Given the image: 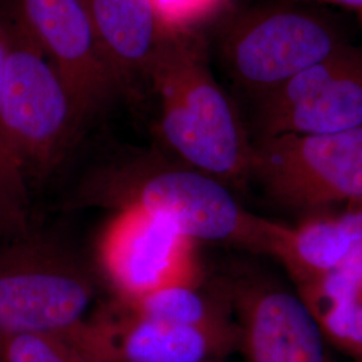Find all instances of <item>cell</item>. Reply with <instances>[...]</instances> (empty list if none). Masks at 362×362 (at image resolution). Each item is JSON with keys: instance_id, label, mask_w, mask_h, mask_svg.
<instances>
[{"instance_id": "6da1fadb", "label": "cell", "mask_w": 362, "mask_h": 362, "mask_svg": "<svg viewBox=\"0 0 362 362\" xmlns=\"http://www.w3.org/2000/svg\"><path fill=\"white\" fill-rule=\"evenodd\" d=\"M160 100V133L184 165L221 182L250 179L252 143L212 76L202 39L167 34L148 71Z\"/></svg>"}, {"instance_id": "7a4b0ae2", "label": "cell", "mask_w": 362, "mask_h": 362, "mask_svg": "<svg viewBox=\"0 0 362 362\" xmlns=\"http://www.w3.org/2000/svg\"><path fill=\"white\" fill-rule=\"evenodd\" d=\"M100 204L137 206L192 240L228 243L281 259L290 228L242 207L224 182L191 168L140 163L105 173L85 194Z\"/></svg>"}, {"instance_id": "3957f363", "label": "cell", "mask_w": 362, "mask_h": 362, "mask_svg": "<svg viewBox=\"0 0 362 362\" xmlns=\"http://www.w3.org/2000/svg\"><path fill=\"white\" fill-rule=\"evenodd\" d=\"M1 117L27 179L58 165L88 118L26 27L7 33Z\"/></svg>"}, {"instance_id": "277c9868", "label": "cell", "mask_w": 362, "mask_h": 362, "mask_svg": "<svg viewBox=\"0 0 362 362\" xmlns=\"http://www.w3.org/2000/svg\"><path fill=\"white\" fill-rule=\"evenodd\" d=\"M94 297L90 272L46 238L28 231L0 246V338L70 336Z\"/></svg>"}, {"instance_id": "5b68a950", "label": "cell", "mask_w": 362, "mask_h": 362, "mask_svg": "<svg viewBox=\"0 0 362 362\" xmlns=\"http://www.w3.org/2000/svg\"><path fill=\"white\" fill-rule=\"evenodd\" d=\"M346 45L329 16L282 0L233 15L220 52L235 82L258 100Z\"/></svg>"}, {"instance_id": "8992f818", "label": "cell", "mask_w": 362, "mask_h": 362, "mask_svg": "<svg viewBox=\"0 0 362 362\" xmlns=\"http://www.w3.org/2000/svg\"><path fill=\"white\" fill-rule=\"evenodd\" d=\"M250 179L272 202L296 211L362 204V128L259 139Z\"/></svg>"}, {"instance_id": "52a82bcc", "label": "cell", "mask_w": 362, "mask_h": 362, "mask_svg": "<svg viewBox=\"0 0 362 362\" xmlns=\"http://www.w3.org/2000/svg\"><path fill=\"white\" fill-rule=\"evenodd\" d=\"M97 255L119 300L172 286H197L194 240L137 206L118 208L100 236Z\"/></svg>"}, {"instance_id": "ba28073f", "label": "cell", "mask_w": 362, "mask_h": 362, "mask_svg": "<svg viewBox=\"0 0 362 362\" xmlns=\"http://www.w3.org/2000/svg\"><path fill=\"white\" fill-rule=\"evenodd\" d=\"M257 103L259 139L362 128V49L346 45Z\"/></svg>"}, {"instance_id": "9c48e42d", "label": "cell", "mask_w": 362, "mask_h": 362, "mask_svg": "<svg viewBox=\"0 0 362 362\" xmlns=\"http://www.w3.org/2000/svg\"><path fill=\"white\" fill-rule=\"evenodd\" d=\"M27 31L89 117L122 88L105 58L85 0H21Z\"/></svg>"}, {"instance_id": "30bf717a", "label": "cell", "mask_w": 362, "mask_h": 362, "mask_svg": "<svg viewBox=\"0 0 362 362\" xmlns=\"http://www.w3.org/2000/svg\"><path fill=\"white\" fill-rule=\"evenodd\" d=\"M67 338L98 362H206L240 342L239 336L140 317L121 303Z\"/></svg>"}, {"instance_id": "8fae6325", "label": "cell", "mask_w": 362, "mask_h": 362, "mask_svg": "<svg viewBox=\"0 0 362 362\" xmlns=\"http://www.w3.org/2000/svg\"><path fill=\"white\" fill-rule=\"evenodd\" d=\"M221 291L238 315L247 362H330L327 342L302 298L252 281Z\"/></svg>"}, {"instance_id": "7c38bea8", "label": "cell", "mask_w": 362, "mask_h": 362, "mask_svg": "<svg viewBox=\"0 0 362 362\" xmlns=\"http://www.w3.org/2000/svg\"><path fill=\"white\" fill-rule=\"evenodd\" d=\"M105 58L122 86L146 74L167 33L152 0H85Z\"/></svg>"}, {"instance_id": "4fadbf2b", "label": "cell", "mask_w": 362, "mask_h": 362, "mask_svg": "<svg viewBox=\"0 0 362 362\" xmlns=\"http://www.w3.org/2000/svg\"><path fill=\"white\" fill-rule=\"evenodd\" d=\"M302 300L326 342L358 360L362 353V285L342 267L302 284Z\"/></svg>"}, {"instance_id": "5bb4252c", "label": "cell", "mask_w": 362, "mask_h": 362, "mask_svg": "<svg viewBox=\"0 0 362 362\" xmlns=\"http://www.w3.org/2000/svg\"><path fill=\"white\" fill-rule=\"evenodd\" d=\"M362 239V208L339 219H317L290 228L281 262L300 284L336 270Z\"/></svg>"}, {"instance_id": "9a60e30c", "label": "cell", "mask_w": 362, "mask_h": 362, "mask_svg": "<svg viewBox=\"0 0 362 362\" xmlns=\"http://www.w3.org/2000/svg\"><path fill=\"white\" fill-rule=\"evenodd\" d=\"M128 310L167 324L203 329L219 334L239 336L238 325L230 322L226 298L203 296L196 286H172L157 290L134 300H121Z\"/></svg>"}, {"instance_id": "2e32d148", "label": "cell", "mask_w": 362, "mask_h": 362, "mask_svg": "<svg viewBox=\"0 0 362 362\" xmlns=\"http://www.w3.org/2000/svg\"><path fill=\"white\" fill-rule=\"evenodd\" d=\"M7 33L0 27V246L28 233L27 176L7 139L1 117V81Z\"/></svg>"}, {"instance_id": "e0dca14e", "label": "cell", "mask_w": 362, "mask_h": 362, "mask_svg": "<svg viewBox=\"0 0 362 362\" xmlns=\"http://www.w3.org/2000/svg\"><path fill=\"white\" fill-rule=\"evenodd\" d=\"M3 362H98L67 337L16 334L0 338Z\"/></svg>"}, {"instance_id": "ac0fdd59", "label": "cell", "mask_w": 362, "mask_h": 362, "mask_svg": "<svg viewBox=\"0 0 362 362\" xmlns=\"http://www.w3.org/2000/svg\"><path fill=\"white\" fill-rule=\"evenodd\" d=\"M167 34L188 33L219 11L227 0H152Z\"/></svg>"}, {"instance_id": "d6986e66", "label": "cell", "mask_w": 362, "mask_h": 362, "mask_svg": "<svg viewBox=\"0 0 362 362\" xmlns=\"http://www.w3.org/2000/svg\"><path fill=\"white\" fill-rule=\"evenodd\" d=\"M339 267L351 272L362 285V239L353 246L348 258L342 262Z\"/></svg>"}, {"instance_id": "ffe728a7", "label": "cell", "mask_w": 362, "mask_h": 362, "mask_svg": "<svg viewBox=\"0 0 362 362\" xmlns=\"http://www.w3.org/2000/svg\"><path fill=\"white\" fill-rule=\"evenodd\" d=\"M293 3H317V4H327V6H337L362 11V0H285Z\"/></svg>"}, {"instance_id": "44dd1931", "label": "cell", "mask_w": 362, "mask_h": 362, "mask_svg": "<svg viewBox=\"0 0 362 362\" xmlns=\"http://www.w3.org/2000/svg\"><path fill=\"white\" fill-rule=\"evenodd\" d=\"M357 361L362 362V353H361V356H360V357H358V360H357Z\"/></svg>"}, {"instance_id": "7402d4cb", "label": "cell", "mask_w": 362, "mask_h": 362, "mask_svg": "<svg viewBox=\"0 0 362 362\" xmlns=\"http://www.w3.org/2000/svg\"><path fill=\"white\" fill-rule=\"evenodd\" d=\"M0 357H1V354H0ZM0 362H3V360H0Z\"/></svg>"}, {"instance_id": "603a6c76", "label": "cell", "mask_w": 362, "mask_h": 362, "mask_svg": "<svg viewBox=\"0 0 362 362\" xmlns=\"http://www.w3.org/2000/svg\"><path fill=\"white\" fill-rule=\"evenodd\" d=\"M361 13V22H362V11H361V13Z\"/></svg>"}, {"instance_id": "cb8c5ba5", "label": "cell", "mask_w": 362, "mask_h": 362, "mask_svg": "<svg viewBox=\"0 0 362 362\" xmlns=\"http://www.w3.org/2000/svg\"><path fill=\"white\" fill-rule=\"evenodd\" d=\"M206 362H214V361H206Z\"/></svg>"}]
</instances>
